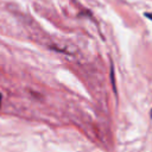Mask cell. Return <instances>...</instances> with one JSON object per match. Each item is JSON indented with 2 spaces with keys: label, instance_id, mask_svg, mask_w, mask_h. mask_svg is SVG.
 Wrapping results in <instances>:
<instances>
[{
  "label": "cell",
  "instance_id": "cell-2",
  "mask_svg": "<svg viewBox=\"0 0 152 152\" xmlns=\"http://www.w3.org/2000/svg\"><path fill=\"white\" fill-rule=\"evenodd\" d=\"M145 17H147V18L152 19V13H148V12H146V13H145Z\"/></svg>",
  "mask_w": 152,
  "mask_h": 152
},
{
  "label": "cell",
  "instance_id": "cell-4",
  "mask_svg": "<svg viewBox=\"0 0 152 152\" xmlns=\"http://www.w3.org/2000/svg\"><path fill=\"white\" fill-rule=\"evenodd\" d=\"M0 102H1V96H0Z\"/></svg>",
  "mask_w": 152,
  "mask_h": 152
},
{
  "label": "cell",
  "instance_id": "cell-1",
  "mask_svg": "<svg viewBox=\"0 0 152 152\" xmlns=\"http://www.w3.org/2000/svg\"><path fill=\"white\" fill-rule=\"evenodd\" d=\"M110 78H112V86H113V90L116 93V88H115V77H114V68L112 65L110 68Z\"/></svg>",
  "mask_w": 152,
  "mask_h": 152
},
{
  "label": "cell",
  "instance_id": "cell-3",
  "mask_svg": "<svg viewBox=\"0 0 152 152\" xmlns=\"http://www.w3.org/2000/svg\"><path fill=\"white\" fill-rule=\"evenodd\" d=\"M150 116H151V119H152V109H151V113H150Z\"/></svg>",
  "mask_w": 152,
  "mask_h": 152
}]
</instances>
